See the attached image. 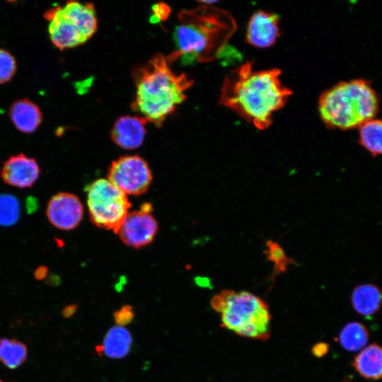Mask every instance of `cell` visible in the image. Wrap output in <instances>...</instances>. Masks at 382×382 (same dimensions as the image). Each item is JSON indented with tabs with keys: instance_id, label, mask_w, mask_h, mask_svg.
Segmentation results:
<instances>
[{
	"instance_id": "obj_16",
	"label": "cell",
	"mask_w": 382,
	"mask_h": 382,
	"mask_svg": "<svg viewBox=\"0 0 382 382\" xmlns=\"http://www.w3.org/2000/svg\"><path fill=\"white\" fill-rule=\"evenodd\" d=\"M353 366L359 374L367 379L382 378V347L371 344L354 358Z\"/></svg>"
},
{
	"instance_id": "obj_23",
	"label": "cell",
	"mask_w": 382,
	"mask_h": 382,
	"mask_svg": "<svg viewBox=\"0 0 382 382\" xmlns=\"http://www.w3.org/2000/svg\"><path fill=\"white\" fill-rule=\"evenodd\" d=\"M16 71V62L7 50L0 48V84L10 81Z\"/></svg>"
},
{
	"instance_id": "obj_22",
	"label": "cell",
	"mask_w": 382,
	"mask_h": 382,
	"mask_svg": "<svg viewBox=\"0 0 382 382\" xmlns=\"http://www.w3.org/2000/svg\"><path fill=\"white\" fill-rule=\"evenodd\" d=\"M264 253L267 260L273 264L274 270L277 273L285 272L290 264H295L294 260L286 255L282 246L272 240L267 241Z\"/></svg>"
},
{
	"instance_id": "obj_27",
	"label": "cell",
	"mask_w": 382,
	"mask_h": 382,
	"mask_svg": "<svg viewBox=\"0 0 382 382\" xmlns=\"http://www.w3.org/2000/svg\"><path fill=\"white\" fill-rule=\"evenodd\" d=\"M48 273V269L45 266L38 267L34 272V277L37 280H42L46 278Z\"/></svg>"
},
{
	"instance_id": "obj_4",
	"label": "cell",
	"mask_w": 382,
	"mask_h": 382,
	"mask_svg": "<svg viewBox=\"0 0 382 382\" xmlns=\"http://www.w3.org/2000/svg\"><path fill=\"white\" fill-rule=\"evenodd\" d=\"M376 93L362 79L340 82L324 91L318 100V112L330 128L359 127L374 119L378 110Z\"/></svg>"
},
{
	"instance_id": "obj_17",
	"label": "cell",
	"mask_w": 382,
	"mask_h": 382,
	"mask_svg": "<svg viewBox=\"0 0 382 382\" xmlns=\"http://www.w3.org/2000/svg\"><path fill=\"white\" fill-rule=\"evenodd\" d=\"M132 337L123 327H112L104 337L103 349L110 358L120 359L127 356L131 349Z\"/></svg>"
},
{
	"instance_id": "obj_6",
	"label": "cell",
	"mask_w": 382,
	"mask_h": 382,
	"mask_svg": "<svg viewBox=\"0 0 382 382\" xmlns=\"http://www.w3.org/2000/svg\"><path fill=\"white\" fill-rule=\"evenodd\" d=\"M48 33L52 44L60 50L86 42L98 28L94 6L91 3L69 1L45 11Z\"/></svg>"
},
{
	"instance_id": "obj_21",
	"label": "cell",
	"mask_w": 382,
	"mask_h": 382,
	"mask_svg": "<svg viewBox=\"0 0 382 382\" xmlns=\"http://www.w3.org/2000/svg\"><path fill=\"white\" fill-rule=\"evenodd\" d=\"M21 216V206L18 199L13 195H0V225L11 226L14 225Z\"/></svg>"
},
{
	"instance_id": "obj_28",
	"label": "cell",
	"mask_w": 382,
	"mask_h": 382,
	"mask_svg": "<svg viewBox=\"0 0 382 382\" xmlns=\"http://www.w3.org/2000/svg\"><path fill=\"white\" fill-rule=\"evenodd\" d=\"M327 352V345L318 344L313 349V352L316 356H322Z\"/></svg>"
},
{
	"instance_id": "obj_15",
	"label": "cell",
	"mask_w": 382,
	"mask_h": 382,
	"mask_svg": "<svg viewBox=\"0 0 382 382\" xmlns=\"http://www.w3.org/2000/svg\"><path fill=\"white\" fill-rule=\"evenodd\" d=\"M354 310L364 316L375 314L382 305V291L372 284H363L356 286L351 296Z\"/></svg>"
},
{
	"instance_id": "obj_7",
	"label": "cell",
	"mask_w": 382,
	"mask_h": 382,
	"mask_svg": "<svg viewBox=\"0 0 382 382\" xmlns=\"http://www.w3.org/2000/svg\"><path fill=\"white\" fill-rule=\"evenodd\" d=\"M91 221L102 228L117 233L131 207L127 196L108 179L93 182L87 190Z\"/></svg>"
},
{
	"instance_id": "obj_29",
	"label": "cell",
	"mask_w": 382,
	"mask_h": 382,
	"mask_svg": "<svg viewBox=\"0 0 382 382\" xmlns=\"http://www.w3.org/2000/svg\"><path fill=\"white\" fill-rule=\"evenodd\" d=\"M47 283L52 286L57 285L59 283V278L57 277L49 278Z\"/></svg>"
},
{
	"instance_id": "obj_19",
	"label": "cell",
	"mask_w": 382,
	"mask_h": 382,
	"mask_svg": "<svg viewBox=\"0 0 382 382\" xmlns=\"http://www.w3.org/2000/svg\"><path fill=\"white\" fill-rule=\"evenodd\" d=\"M359 128L361 146L374 156L382 155V120L371 119Z\"/></svg>"
},
{
	"instance_id": "obj_25",
	"label": "cell",
	"mask_w": 382,
	"mask_h": 382,
	"mask_svg": "<svg viewBox=\"0 0 382 382\" xmlns=\"http://www.w3.org/2000/svg\"><path fill=\"white\" fill-rule=\"evenodd\" d=\"M152 11L153 15L151 18L153 22H158L167 18L170 14V10L168 5L163 3H158L152 6Z\"/></svg>"
},
{
	"instance_id": "obj_8",
	"label": "cell",
	"mask_w": 382,
	"mask_h": 382,
	"mask_svg": "<svg viewBox=\"0 0 382 382\" xmlns=\"http://www.w3.org/2000/svg\"><path fill=\"white\" fill-rule=\"evenodd\" d=\"M108 180L126 195H139L147 191L152 174L144 158L137 155H128L112 163Z\"/></svg>"
},
{
	"instance_id": "obj_14",
	"label": "cell",
	"mask_w": 382,
	"mask_h": 382,
	"mask_svg": "<svg viewBox=\"0 0 382 382\" xmlns=\"http://www.w3.org/2000/svg\"><path fill=\"white\" fill-rule=\"evenodd\" d=\"M8 114L16 128L26 134L35 132L42 121L40 108L28 98L15 101L9 108Z\"/></svg>"
},
{
	"instance_id": "obj_9",
	"label": "cell",
	"mask_w": 382,
	"mask_h": 382,
	"mask_svg": "<svg viewBox=\"0 0 382 382\" xmlns=\"http://www.w3.org/2000/svg\"><path fill=\"white\" fill-rule=\"evenodd\" d=\"M151 211V204L144 203L139 210L127 214L117 233L125 245L139 248L153 241L158 224Z\"/></svg>"
},
{
	"instance_id": "obj_3",
	"label": "cell",
	"mask_w": 382,
	"mask_h": 382,
	"mask_svg": "<svg viewBox=\"0 0 382 382\" xmlns=\"http://www.w3.org/2000/svg\"><path fill=\"white\" fill-rule=\"evenodd\" d=\"M135 81L132 108L158 127L185 100L193 83L185 74L175 73L168 58L161 54L137 70Z\"/></svg>"
},
{
	"instance_id": "obj_24",
	"label": "cell",
	"mask_w": 382,
	"mask_h": 382,
	"mask_svg": "<svg viewBox=\"0 0 382 382\" xmlns=\"http://www.w3.org/2000/svg\"><path fill=\"white\" fill-rule=\"evenodd\" d=\"M135 316L131 305H123L113 313V318L117 326L123 327L132 323Z\"/></svg>"
},
{
	"instance_id": "obj_1",
	"label": "cell",
	"mask_w": 382,
	"mask_h": 382,
	"mask_svg": "<svg viewBox=\"0 0 382 382\" xmlns=\"http://www.w3.org/2000/svg\"><path fill=\"white\" fill-rule=\"evenodd\" d=\"M280 76L279 69L256 70L251 62H246L226 74L219 102L257 129H266L273 114L292 95Z\"/></svg>"
},
{
	"instance_id": "obj_12",
	"label": "cell",
	"mask_w": 382,
	"mask_h": 382,
	"mask_svg": "<svg viewBox=\"0 0 382 382\" xmlns=\"http://www.w3.org/2000/svg\"><path fill=\"white\" fill-rule=\"evenodd\" d=\"M280 35L277 14L265 11L255 12L250 17L245 33L247 42L255 47L273 45Z\"/></svg>"
},
{
	"instance_id": "obj_2",
	"label": "cell",
	"mask_w": 382,
	"mask_h": 382,
	"mask_svg": "<svg viewBox=\"0 0 382 382\" xmlns=\"http://www.w3.org/2000/svg\"><path fill=\"white\" fill-rule=\"evenodd\" d=\"M236 28L232 15L213 5L182 12L174 33L177 50L170 57H180L186 64L212 61L220 57Z\"/></svg>"
},
{
	"instance_id": "obj_20",
	"label": "cell",
	"mask_w": 382,
	"mask_h": 382,
	"mask_svg": "<svg viewBox=\"0 0 382 382\" xmlns=\"http://www.w3.org/2000/svg\"><path fill=\"white\" fill-rule=\"evenodd\" d=\"M369 340L366 328L358 322H351L342 329L339 341L342 347L347 351L357 352L362 349Z\"/></svg>"
},
{
	"instance_id": "obj_26",
	"label": "cell",
	"mask_w": 382,
	"mask_h": 382,
	"mask_svg": "<svg viewBox=\"0 0 382 382\" xmlns=\"http://www.w3.org/2000/svg\"><path fill=\"white\" fill-rule=\"evenodd\" d=\"M78 308H79V306L78 304H76V303L67 305L62 310V313L63 317L65 318H71L76 313V312L78 310Z\"/></svg>"
},
{
	"instance_id": "obj_5",
	"label": "cell",
	"mask_w": 382,
	"mask_h": 382,
	"mask_svg": "<svg viewBox=\"0 0 382 382\" xmlns=\"http://www.w3.org/2000/svg\"><path fill=\"white\" fill-rule=\"evenodd\" d=\"M210 304L220 314L222 327L245 337L269 338L272 316L267 303L259 296L224 289L212 298Z\"/></svg>"
},
{
	"instance_id": "obj_30",
	"label": "cell",
	"mask_w": 382,
	"mask_h": 382,
	"mask_svg": "<svg viewBox=\"0 0 382 382\" xmlns=\"http://www.w3.org/2000/svg\"><path fill=\"white\" fill-rule=\"evenodd\" d=\"M0 382H3L2 380L0 378Z\"/></svg>"
},
{
	"instance_id": "obj_18",
	"label": "cell",
	"mask_w": 382,
	"mask_h": 382,
	"mask_svg": "<svg viewBox=\"0 0 382 382\" xmlns=\"http://www.w3.org/2000/svg\"><path fill=\"white\" fill-rule=\"evenodd\" d=\"M27 358L25 344L14 338H0V362L6 367L16 369L24 364Z\"/></svg>"
},
{
	"instance_id": "obj_10",
	"label": "cell",
	"mask_w": 382,
	"mask_h": 382,
	"mask_svg": "<svg viewBox=\"0 0 382 382\" xmlns=\"http://www.w3.org/2000/svg\"><path fill=\"white\" fill-rule=\"evenodd\" d=\"M83 207L79 197L69 192H59L49 200L46 215L54 227L70 231L79 226L82 220Z\"/></svg>"
},
{
	"instance_id": "obj_13",
	"label": "cell",
	"mask_w": 382,
	"mask_h": 382,
	"mask_svg": "<svg viewBox=\"0 0 382 382\" xmlns=\"http://www.w3.org/2000/svg\"><path fill=\"white\" fill-rule=\"evenodd\" d=\"M146 122L141 116L120 117L113 125L111 138L115 144L122 149H137L144 140Z\"/></svg>"
},
{
	"instance_id": "obj_11",
	"label": "cell",
	"mask_w": 382,
	"mask_h": 382,
	"mask_svg": "<svg viewBox=\"0 0 382 382\" xmlns=\"http://www.w3.org/2000/svg\"><path fill=\"white\" fill-rule=\"evenodd\" d=\"M40 168L34 158L23 154L10 156L1 169V178L7 185L18 188L31 187L38 180Z\"/></svg>"
}]
</instances>
